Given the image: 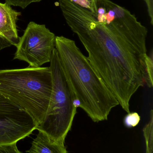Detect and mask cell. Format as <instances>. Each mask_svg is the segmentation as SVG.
Instances as JSON below:
<instances>
[{"label": "cell", "instance_id": "obj_1", "mask_svg": "<svg viewBox=\"0 0 153 153\" xmlns=\"http://www.w3.org/2000/svg\"><path fill=\"white\" fill-rule=\"evenodd\" d=\"M58 3L94 71L129 113L132 96L145 85L147 29L134 14L110 0H98L96 15L71 0Z\"/></svg>", "mask_w": 153, "mask_h": 153}, {"label": "cell", "instance_id": "obj_2", "mask_svg": "<svg viewBox=\"0 0 153 153\" xmlns=\"http://www.w3.org/2000/svg\"><path fill=\"white\" fill-rule=\"evenodd\" d=\"M68 84L81 108L94 122L107 120L118 101L98 76L75 41L56 36L55 47Z\"/></svg>", "mask_w": 153, "mask_h": 153}, {"label": "cell", "instance_id": "obj_3", "mask_svg": "<svg viewBox=\"0 0 153 153\" xmlns=\"http://www.w3.org/2000/svg\"><path fill=\"white\" fill-rule=\"evenodd\" d=\"M52 90L49 66L0 70V94L27 112L37 126L46 117Z\"/></svg>", "mask_w": 153, "mask_h": 153}, {"label": "cell", "instance_id": "obj_4", "mask_svg": "<svg viewBox=\"0 0 153 153\" xmlns=\"http://www.w3.org/2000/svg\"><path fill=\"white\" fill-rule=\"evenodd\" d=\"M49 63L52 92L46 117L36 129L54 141L64 143L77 113L73 103L75 97L62 70L55 48Z\"/></svg>", "mask_w": 153, "mask_h": 153}, {"label": "cell", "instance_id": "obj_5", "mask_svg": "<svg viewBox=\"0 0 153 153\" xmlns=\"http://www.w3.org/2000/svg\"><path fill=\"white\" fill-rule=\"evenodd\" d=\"M56 36L45 25L29 22L16 47L13 59L38 68L50 62L55 47Z\"/></svg>", "mask_w": 153, "mask_h": 153}, {"label": "cell", "instance_id": "obj_6", "mask_svg": "<svg viewBox=\"0 0 153 153\" xmlns=\"http://www.w3.org/2000/svg\"><path fill=\"white\" fill-rule=\"evenodd\" d=\"M37 127L27 112L0 94V146L17 143Z\"/></svg>", "mask_w": 153, "mask_h": 153}, {"label": "cell", "instance_id": "obj_7", "mask_svg": "<svg viewBox=\"0 0 153 153\" xmlns=\"http://www.w3.org/2000/svg\"><path fill=\"white\" fill-rule=\"evenodd\" d=\"M21 15L8 4L0 2V50L19 43L16 22Z\"/></svg>", "mask_w": 153, "mask_h": 153}, {"label": "cell", "instance_id": "obj_8", "mask_svg": "<svg viewBox=\"0 0 153 153\" xmlns=\"http://www.w3.org/2000/svg\"><path fill=\"white\" fill-rule=\"evenodd\" d=\"M29 153H67L64 143L57 142L39 131L37 137L31 143Z\"/></svg>", "mask_w": 153, "mask_h": 153}, {"label": "cell", "instance_id": "obj_9", "mask_svg": "<svg viewBox=\"0 0 153 153\" xmlns=\"http://www.w3.org/2000/svg\"><path fill=\"white\" fill-rule=\"evenodd\" d=\"M150 120L143 129L146 144V153H153V110H151Z\"/></svg>", "mask_w": 153, "mask_h": 153}, {"label": "cell", "instance_id": "obj_10", "mask_svg": "<svg viewBox=\"0 0 153 153\" xmlns=\"http://www.w3.org/2000/svg\"><path fill=\"white\" fill-rule=\"evenodd\" d=\"M153 52L152 50L149 55H147L146 58L145 66V84L149 88L153 85Z\"/></svg>", "mask_w": 153, "mask_h": 153}, {"label": "cell", "instance_id": "obj_11", "mask_svg": "<svg viewBox=\"0 0 153 153\" xmlns=\"http://www.w3.org/2000/svg\"><path fill=\"white\" fill-rule=\"evenodd\" d=\"M141 117L137 112H129L124 119V124L127 127L136 126L140 122Z\"/></svg>", "mask_w": 153, "mask_h": 153}, {"label": "cell", "instance_id": "obj_12", "mask_svg": "<svg viewBox=\"0 0 153 153\" xmlns=\"http://www.w3.org/2000/svg\"><path fill=\"white\" fill-rule=\"evenodd\" d=\"M5 3L9 5L19 6L22 9H25L30 4L39 2L41 0H5Z\"/></svg>", "mask_w": 153, "mask_h": 153}, {"label": "cell", "instance_id": "obj_13", "mask_svg": "<svg viewBox=\"0 0 153 153\" xmlns=\"http://www.w3.org/2000/svg\"><path fill=\"white\" fill-rule=\"evenodd\" d=\"M71 1L80 7L90 11L96 15L97 12L96 11L91 3L88 0H71Z\"/></svg>", "mask_w": 153, "mask_h": 153}, {"label": "cell", "instance_id": "obj_14", "mask_svg": "<svg viewBox=\"0 0 153 153\" xmlns=\"http://www.w3.org/2000/svg\"><path fill=\"white\" fill-rule=\"evenodd\" d=\"M17 143L0 146V153H22L19 151Z\"/></svg>", "mask_w": 153, "mask_h": 153}, {"label": "cell", "instance_id": "obj_15", "mask_svg": "<svg viewBox=\"0 0 153 153\" xmlns=\"http://www.w3.org/2000/svg\"><path fill=\"white\" fill-rule=\"evenodd\" d=\"M144 1L147 6L151 24L153 25V0H144Z\"/></svg>", "mask_w": 153, "mask_h": 153}, {"label": "cell", "instance_id": "obj_16", "mask_svg": "<svg viewBox=\"0 0 153 153\" xmlns=\"http://www.w3.org/2000/svg\"><path fill=\"white\" fill-rule=\"evenodd\" d=\"M88 1H89L91 3L92 5H93V8L95 9V10L97 12V7H96V2H97V0H88Z\"/></svg>", "mask_w": 153, "mask_h": 153}]
</instances>
